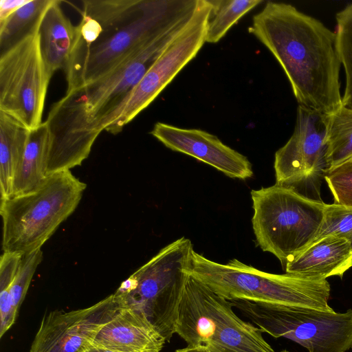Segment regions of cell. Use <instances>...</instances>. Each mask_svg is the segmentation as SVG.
<instances>
[{
    "instance_id": "obj_11",
    "label": "cell",
    "mask_w": 352,
    "mask_h": 352,
    "mask_svg": "<svg viewBox=\"0 0 352 352\" xmlns=\"http://www.w3.org/2000/svg\"><path fill=\"white\" fill-rule=\"evenodd\" d=\"M52 74L43 57L39 30L0 56V111L30 131L42 124Z\"/></svg>"
},
{
    "instance_id": "obj_30",
    "label": "cell",
    "mask_w": 352,
    "mask_h": 352,
    "mask_svg": "<svg viewBox=\"0 0 352 352\" xmlns=\"http://www.w3.org/2000/svg\"><path fill=\"white\" fill-rule=\"evenodd\" d=\"M175 352H210L208 349L203 347H186L176 350Z\"/></svg>"
},
{
    "instance_id": "obj_19",
    "label": "cell",
    "mask_w": 352,
    "mask_h": 352,
    "mask_svg": "<svg viewBox=\"0 0 352 352\" xmlns=\"http://www.w3.org/2000/svg\"><path fill=\"white\" fill-rule=\"evenodd\" d=\"M30 130L0 111V191L11 197L14 176L24 156Z\"/></svg>"
},
{
    "instance_id": "obj_24",
    "label": "cell",
    "mask_w": 352,
    "mask_h": 352,
    "mask_svg": "<svg viewBox=\"0 0 352 352\" xmlns=\"http://www.w3.org/2000/svg\"><path fill=\"white\" fill-rule=\"evenodd\" d=\"M336 19L338 52L346 77L342 106L352 110V3L338 12Z\"/></svg>"
},
{
    "instance_id": "obj_22",
    "label": "cell",
    "mask_w": 352,
    "mask_h": 352,
    "mask_svg": "<svg viewBox=\"0 0 352 352\" xmlns=\"http://www.w3.org/2000/svg\"><path fill=\"white\" fill-rule=\"evenodd\" d=\"M327 141L329 170L352 161V110L342 106L328 116Z\"/></svg>"
},
{
    "instance_id": "obj_1",
    "label": "cell",
    "mask_w": 352,
    "mask_h": 352,
    "mask_svg": "<svg viewBox=\"0 0 352 352\" xmlns=\"http://www.w3.org/2000/svg\"><path fill=\"white\" fill-rule=\"evenodd\" d=\"M248 31L285 72L298 105L329 116L342 107L335 32L294 6L267 1Z\"/></svg>"
},
{
    "instance_id": "obj_26",
    "label": "cell",
    "mask_w": 352,
    "mask_h": 352,
    "mask_svg": "<svg viewBox=\"0 0 352 352\" xmlns=\"http://www.w3.org/2000/svg\"><path fill=\"white\" fill-rule=\"evenodd\" d=\"M43 260L41 249L22 256L21 261L10 288V296L14 312L19 309L27 294L34 272Z\"/></svg>"
},
{
    "instance_id": "obj_20",
    "label": "cell",
    "mask_w": 352,
    "mask_h": 352,
    "mask_svg": "<svg viewBox=\"0 0 352 352\" xmlns=\"http://www.w3.org/2000/svg\"><path fill=\"white\" fill-rule=\"evenodd\" d=\"M53 0H32L0 21L1 54L39 30L43 15Z\"/></svg>"
},
{
    "instance_id": "obj_33",
    "label": "cell",
    "mask_w": 352,
    "mask_h": 352,
    "mask_svg": "<svg viewBox=\"0 0 352 352\" xmlns=\"http://www.w3.org/2000/svg\"><path fill=\"white\" fill-rule=\"evenodd\" d=\"M352 162V161H351Z\"/></svg>"
},
{
    "instance_id": "obj_8",
    "label": "cell",
    "mask_w": 352,
    "mask_h": 352,
    "mask_svg": "<svg viewBox=\"0 0 352 352\" xmlns=\"http://www.w3.org/2000/svg\"><path fill=\"white\" fill-rule=\"evenodd\" d=\"M198 0H146L141 12L115 30L102 32L90 45L76 41L64 69L67 92L91 82L179 17L192 12Z\"/></svg>"
},
{
    "instance_id": "obj_16",
    "label": "cell",
    "mask_w": 352,
    "mask_h": 352,
    "mask_svg": "<svg viewBox=\"0 0 352 352\" xmlns=\"http://www.w3.org/2000/svg\"><path fill=\"white\" fill-rule=\"evenodd\" d=\"M352 267L349 242L335 235L327 236L308 246L284 267L286 273L325 278L338 276Z\"/></svg>"
},
{
    "instance_id": "obj_32",
    "label": "cell",
    "mask_w": 352,
    "mask_h": 352,
    "mask_svg": "<svg viewBox=\"0 0 352 352\" xmlns=\"http://www.w3.org/2000/svg\"><path fill=\"white\" fill-rule=\"evenodd\" d=\"M280 352H289V351H287V350H283V351H280Z\"/></svg>"
},
{
    "instance_id": "obj_25",
    "label": "cell",
    "mask_w": 352,
    "mask_h": 352,
    "mask_svg": "<svg viewBox=\"0 0 352 352\" xmlns=\"http://www.w3.org/2000/svg\"><path fill=\"white\" fill-rule=\"evenodd\" d=\"M329 235L345 239L352 249V207L326 204L322 225L312 243Z\"/></svg>"
},
{
    "instance_id": "obj_5",
    "label": "cell",
    "mask_w": 352,
    "mask_h": 352,
    "mask_svg": "<svg viewBox=\"0 0 352 352\" xmlns=\"http://www.w3.org/2000/svg\"><path fill=\"white\" fill-rule=\"evenodd\" d=\"M230 300L190 276L177 307L175 331L188 347L210 352H275L255 325L234 312Z\"/></svg>"
},
{
    "instance_id": "obj_29",
    "label": "cell",
    "mask_w": 352,
    "mask_h": 352,
    "mask_svg": "<svg viewBox=\"0 0 352 352\" xmlns=\"http://www.w3.org/2000/svg\"><path fill=\"white\" fill-rule=\"evenodd\" d=\"M28 1L29 0H1L0 21L7 19Z\"/></svg>"
},
{
    "instance_id": "obj_7",
    "label": "cell",
    "mask_w": 352,
    "mask_h": 352,
    "mask_svg": "<svg viewBox=\"0 0 352 352\" xmlns=\"http://www.w3.org/2000/svg\"><path fill=\"white\" fill-rule=\"evenodd\" d=\"M251 197L257 244L263 251L274 254L285 267L315 239L326 204L278 184L252 190Z\"/></svg>"
},
{
    "instance_id": "obj_9",
    "label": "cell",
    "mask_w": 352,
    "mask_h": 352,
    "mask_svg": "<svg viewBox=\"0 0 352 352\" xmlns=\"http://www.w3.org/2000/svg\"><path fill=\"white\" fill-rule=\"evenodd\" d=\"M230 301L262 333L289 339L308 352L352 349V309L339 313L248 300Z\"/></svg>"
},
{
    "instance_id": "obj_27",
    "label": "cell",
    "mask_w": 352,
    "mask_h": 352,
    "mask_svg": "<svg viewBox=\"0 0 352 352\" xmlns=\"http://www.w3.org/2000/svg\"><path fill=\"white\" fill-rule=\"evenodd\" d=\"M324 179L335 203L352 207V162H348L329 171Z\"/></svg>"
},
{
    "instance_id": "obj_6",
    "label": "cell",
    "mask_w": 352,
    "mask_h": 352,
    "mask_svg": "<svg viewBox=\"0 0 352 352\" xmlns=\"http://www.w3.org/2000/svg\"><path fill=\"white\" fill-rule=\"evenodd\" d=\"M191 241L167 245L123 281L114 293L122 307L142 313L166 341L175 333L177 307L190 276Z\"/></svg>"
},
{
    "instance_id": "obj_13",
    "label": "cell",
    "mask_w": 352,
    "mask_h": 352,
    "mask_svg": "<svg viewBox=\"0 0 352 352\" xmlns=\"http://www.w3.org/2000/svg\"><path fill=\"white\" fill-rule=\"evenodd\" d=\"M121 308L113 294L89 307L45 314L30 352H83Z\"/></svg>"
},
{
    "instance_id": "obj_10",
    "label": "cell",
    "mask_w": 352,
    "mask_h": 352,
    "mask_svg": "<svg viewBox=\"0 0 352 352\" xmlns=\"http://www.w3.org/2000/svg\"><path fill=\"white\" fill-rule=\"evenodd\" d=\"M211 5L198 0L183 32L168 45L126 97L96 124L95 131L118 134L146 109L192 60L206 43Z\"/></svg>"
},
{
    "instance_id": "obj_23",
    "label": "cell",
    "mask_w": 352,
    "mask_h": 352,
    "mask_svg": "<svg viewBox=\"0 0 352 352\" xmlns=\"http://www.w3.org/2000/svg\"><path fill=\"white\" fill-rule=\"evenodd\" d=\"M211 5L206 43L219 42L245 14L262 3L261 0H208Z\"/></svg>"
},
{
    "instance_id": "obj_31",
    "label": "cell",
    "mask_w": 352,
    "mask_h": 352,
    "mask_svg": "<svg viewBox=\"0 0 352 352\" xmlns=\"http://www.w3.org/2000/svg\"><path fill=\"white\" fill-rule=\"evenodd\" d=\"M83 352H118L102 346L91 345Z\"/></svg>"
},
{
    "instance_id": "obj_18",
    "label": "cell",
    "mask_w": 352,
    "mask_h": 352,
    "mask_svg": "<svg viewBox=\"0 0 352 352\" xmlns=\"http://www.w3.org/2000/svg\"><path fill=\"white\" fill-rule=\"evenodd\" d=\"M50 131L46 122L30 131L22 162L16 173L12 196L36 190L46 180Z\"/></svg>"
},
{
    "instance_id": "obj_4",
    "label": "cell",
    "mask_w": 352,
    "mask_h": 352,
    "mask_svg": "<svg viewBox=\"0 0 352 352\" xmlns=\"http://www.w3.org/2000/svg\"><path fill=\"white\" fill-rule=\"evenodd\" d=\"M86 187L65 170L48 175L33 192L1 199L3 252L23 256L41 249L76 209Z\"/></svg>"
},
{
    "instance_id": "obj_17",
    "label": "cell",
    "mask_w": 352,
    "mask_h": 352,
    "mask_svg": "<svg viewBox=\"0 0 352 352\" xmlns=\"http://www.w3.org/2000/svg\"><path fill=\"white\" fill-rule=\"evenodd\" d=\"M60 1L53 0L39 26L41 50L49 72L53 75L65 69L78 38V28L65 15Z\"/></svg>"
},
{
    "instance_id": "obj_28",
    "label": "cell",
    "mask_w": 352,
    "mask_h": 352,
    "mask_svg": "<svg viewBox=\"0 0 352 352\" xmlns=\"http://www.w3.org/2000/svg\"><path fill=\"white\" fill-rule=\"evenodd\" d=\"M22 256L12 252H3L0 258V288L10 289L19 270Z\"/></svg>"
},
{
    "instance_id": "obj_15",
    "label": "cell",
    "mask_w": 352,
    "mask_h": 352,
    "mask_svg": "<svg viewBox=\"0 0 352 352\" xmlns=\"http://www.w3.org/2000/svg\"><path fill=\"white\" fill-rule=\"evenodd\" d=\"M165 342L142 313L122 307L100 329L91 345L118 352H160Z\"/></svg>"
},
{
    "instance_id": "obj_2",
    "label": "cell",
    "mask_w": 352,
    "mask_h": 352,
    "mask_svg": "<svg viewBox=\"0 0 352 352\" xmlns=\"http://www.w3.org/2000/svg\"><path fill=\"white\" fill-rule=\"evenodd\" d=\"M193 12L172 21L96 80L66 92L55 107L67 127L94 143L99 135L95 131L96 123L126 97L186 28Z\"/></svg>"
},
{
    "instance_id": "obj_12",
    "label": "cell",
    "mask_w": 352,
    "mask_h": 352,
    "mask_svg": "<svg viewBox=\"0 0 352 352\" xmlns=\"http://www.w3.org/2000/svg\"><path fill=\"white\" fill-rule=\"evenodd\" d=\"M327 122V115L298 106L293 134L275 153L276 184L295 189L329 170Z\"/></svg>"
},
{
    "instance_id": "obj_14",
    "label": "cell",
    "mask_w": 352,
    "mask_h": 352,
    "mask_svg": "<svg viewBox=\"0 0 352 352\" xmlns=\"http://www.w3.org/2000/svg\"><path fill=\"white\" fill-rule=\"evenodd\" d=\"M150 133L167 148L195 157L228 177L244 180L253 175L252 164L245 155L205 131L158 122Z\"/></svg>"
},
{
    "instance_id": "obj_3",
    "label": "cell",
    "mask_w": 352,
    "mask_h": 352,
    "mask_svg": "<svg viewBox=\"0 0 352 352\" xmlns=\"http://www.w3.org/2000/svg\"><path fill=\"white\" fill-rule=\"evenodd\" d=\"M189 272L229 300L241 299L333 311L328 303L331 287L325 278L265 272L236 258L221 264L195 250Z\"/></svg>"
},
{
    "instance_id": "obj_21",
    "label": "cell",
    "mask_w": 352,
    "mask_h": 352,
    "mask_svg": "<svg viewBox=\"0 0 352 352\" xmlns=\"http://www.w3.org/2000/svg\"><path fill=\"white\" fill-rule=\"evenodd\" d=\"M146 0L82 1V15L95 19L102 31L118 28L135 19L144 8Z\"/></svg>"
}]
</instances>
